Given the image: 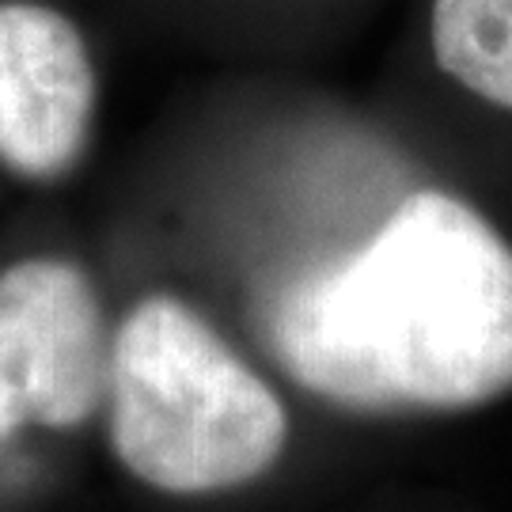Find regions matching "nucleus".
<instances>
[{"instance_id": "obj_6", "label": "nucleus", "mask_w": 512, "mask_h": 512, "mask_svg": "<svg viewBox=\"0 0 512 512\" xmlns=\"http://www.w3.org/2000/svg\"><path fill=\"white\" fill-rule=\"evenodd\" d=\"M213 4H217V8H220V0H213ZM236 4H243V8H251L255 0H236ZM270 4H293V0H270Z\"/></svg>"}, {"instance_id": "obj_5", "label": "nucleus", "mask_w": 512, "mask_h": 512, "mask_svg": "<svg viewBox=\"0 0 512 512\" xmlns=\"http://www.w3.org/2000/svg\"><path fill=\"white\" fill-rule=\"evenodd\" d=\"M425 50L452 88L512 114V0H429Z\"/></svg>"}, {"instance_id": "obj_4", "label": "nucleus", "mask_w": 512, "mask_h": 512, "mask_svg": "<svg viewBox=\"0 0 512 512\" xmlns=\"http://www.w3.org/2000/svg\"><path fill=\"white\" fill-rule=\"evenodd\" d=\"M103 65L65 0H0V167L61 183L92 148Z\"/></svg>"}, {"instance_id": "obj_1", "label": "nucleus", "mask_w": 512, "mask_h": 512, "mask_svg": "<svg viewBox=\"0 0 512 512\" xmlns=\"http://www.w3.org/2000/svg\"><path fill=\"white\" fill-rule=\"evenodd\" d=\"M289 380L349 414H456L512 391V247L425 186L266 308Z\"/></svg>"}, {"instance_id": "obj_2", "label": "nucleus", "mask_w": 512, "mask_h": 512, "mask_svg": "<svg viewBox=\"0 0 512 512\" xmlns=\"http://www.w3.org/2000/svg\"><path fill=\"white\" fill-rule=\"evenodd\" d=\"M107 444L164 497L239 494L289 452V406L198 304L148 293L110 330Z\"/></svg>"}, {"instance_id": "obj_3", "label": "nucleus", "mask_w": 512, "mask_h": 512, "mask_svg": "<svg viewBox=\"0 0 512 512\" xmlns=\"http://www.w3.org/2000/svg\"><path fill=\"white\" fill-rule=\"evenodd\" d=\"M110 330L73 258L31 255L0 270V448L27 425L69 433L103 410Z\"/></svg>"}]
</instances>
